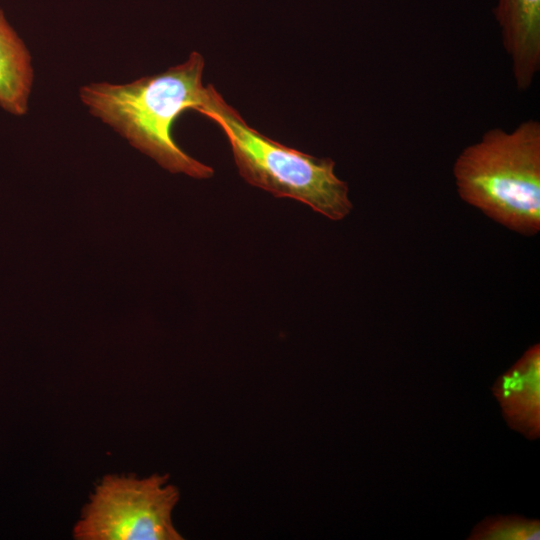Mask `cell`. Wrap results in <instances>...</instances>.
I'll return each mask as SVG.
<instances>
[{
	"label": "cell",
	"instance_id": "1",
	"mask_svg": "<svg viewBox=\"0 0 540 540\" xmlns=\"http://www.w3.org/2000/svg\"><path fill=\"white\" fill-rule=\"evenodd\" d=\"M203 56L126 84L90 83L79 96L90 113L111 126L133 147L171 173L208 179L214 169L187 154L174 140L172 127L186 110H198L208 87L202 83Z\"/></svg>",
	"mask_w": 540,
	"mask_h": 540
},
{
	"label": "cell",
	"instance_id": "2",
	"mask_svg": "<svg viewBox=\"0 0 540 540\" xmlns=\"http://www.w3.org/2000/svg\"><path fill=\"white\" fill-rule=\"evenodd\" d=\"M453 174L460 197L507 228L540 230V123L493 128L457 157Z\"/></svg>",
	"mask_w": 540,
	"mask_h": 540
},
{
	"label": "cell",
	"instance_id": "3",
	"mask_svg": "<svg viewBox=\"0 0 540 540\" xmlns=\"http://www.w3.org/2000/svg\"><path fill=\"white\" fill-rule=\"evenodd\" d=\"M197 110L227 137L239 174L252 186L277 198H291L334 220L352 210L348 185L335 174V162L287 147L250 127L217 90L207 85Z\"/></svg>",
	"mask_w": 540,
	"mask_h": 540
},
{
	"label": "cell",
	"instance_id": "4",
	"mask_svg": "<svg viewBox=\"0 0 540 540\" xmlns=\"http://www.w3.org/2000/svg\"><path fill=\"white\" fill-rule=\"evenodd\" d=\"M178 489L168 475H106L74 527L78 540H180L172 514Z\"/></svg>",
	"mask_w": 540,
	"mask_h": 540
},
{
	"label": "cell",
	"instance_id": "5",
	"mask_svg": "<svg viewBox=\"0 0 540 540\" xmlns=\"http://www.w3.org/2000/svg\"><path fill=\"white\" fill-rule=\"evenodd\" d=\"M520 91L540 70V0H498L493 10Z\"/></svg>",
	"mask_w": 540,
	"mask_h": 540
},
{
	"label": "cell",
	"instance_id": "6",
	"mask_svg": "<svg viewBox=\"0 0 540 540\" xmlns=\"http://www.w3.org/2000/svg\"><path fill=\"white\" fill-rule=\"evenodd\" d=\"M33 79L30 52L0 10V107L14 116L25 115Z\"/></svg>",
	"mask_w": 540,
	"mask_h": 540
},
{
	"label": "cell",
	"instance_id": "7",
	"mask_svg": "<svg viewBox=\"0 0 540 540\" xmlns=\"http://www.w3.org/2000/svg\"><path fill=\"white\" fill-rule=\"evenodd\" d=\"M498 394L506 413L526 431L539 424V346L525 353L499 384Z\"/></svg>",
	"mask_w": 540,
	"mask_h": 540
},
{
	"label": "cell",
	"instance_id": "8",
	"mask_svg": "<svg viewBox=\"0 0 540 540\" xmlns=\"http://www.w3.org/2000/svg\"><path fill=\"white\" fill-rule=\"evenodd\" d=\"M474 536L479 539H536L539 536V524L521 519H498L481 525Z\"/></svg>",
	"mask_w": 540,
	"mask_h": 540
}]
</instances>
